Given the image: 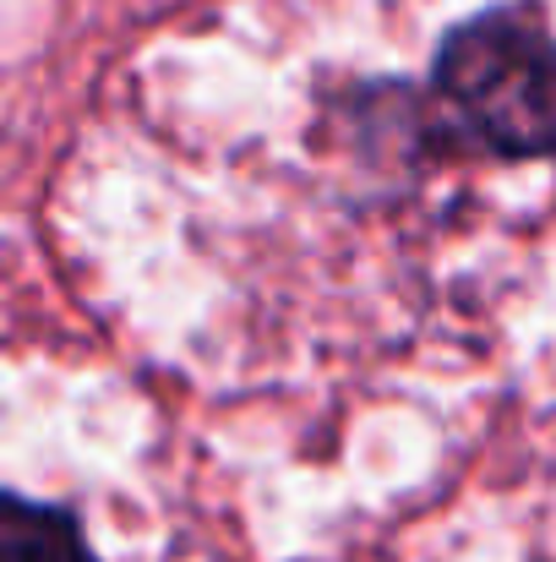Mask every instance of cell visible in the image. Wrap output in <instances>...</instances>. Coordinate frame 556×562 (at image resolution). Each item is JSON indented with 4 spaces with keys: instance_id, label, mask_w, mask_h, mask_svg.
I'll return each instance as SVG.
<instances>
[{
    "instance_id": "7a4b0ae2",
    "label": "cell",
    "mask_w": 556,
    "mask_h": 562,
    "mask_svg": "<svg viewBox=\"0 0 556 562\" xmlns=\"http://www.w3.org/2000/svg\"><path fill=\"white\" fill-rule=\"evenodd\" d=\"M5 562H93V552H88L71 514L11 497V508H5Z\"/></svg>"
},
{
    "instance_id": "6da1fadb",
    "label": "cell",
    "mask_w": 556,
    "mask_h": 562,
    "mask_svg": "<svg viewBox=\"0 0 556 562\" xmlns=\"http://www.w3.org/2000/svg\"><path fill=\"white\" fill-rule=\"evenodd\" d=\"M431 99L453 137L502 159L556 154V33L502 5L458 22L431 66Z\"/></svg>"
}]
</instances>
